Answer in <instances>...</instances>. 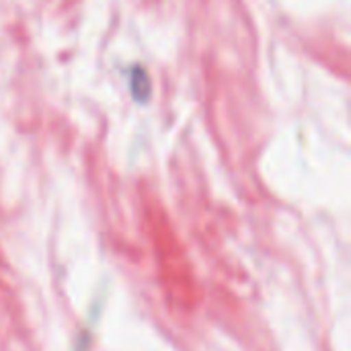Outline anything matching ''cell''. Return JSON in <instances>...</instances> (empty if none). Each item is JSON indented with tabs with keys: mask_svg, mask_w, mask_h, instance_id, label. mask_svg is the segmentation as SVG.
<instances>
[{
	"mask_svg": "<svg viewBox=\"0 0 351 351\" xmlns=\"http://www.w3.org/2000/svg\"><path fill=\"white\" fill-rule=\"evenodd\" d=\"M99 315H101V302H95L93 311H90V319L86 321V325L80 329L78 337L74 339V346L70 351H88L90 343H93V335H95V327H97V321H99Z\"/></svg>",
	"mask_w": 351,
	"mask_h": 351,
	"instance_id": "6da1fadb",
	"label": "cell"
}]
</instances>
